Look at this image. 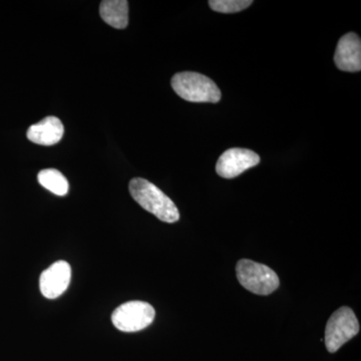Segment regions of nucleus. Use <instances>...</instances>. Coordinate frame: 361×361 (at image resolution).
Here are the masks:
<instances>
[{
	"mask_svg": "<svg viewBox=\"0 0 361 361\" xmlns=\"http://www.w3.org/2000/svg\"><path fill=\"white\" fill-rule=\"evenodd\" d=\"M259 163L260 157L251 149H229L220 156L216 165V172L224 179H233L249 169L256 167Z\"/></svg>",
	"mask_w": 361,
	"mask_h": 361,
	"instance_id": "423d86ee",
	"label": "nucleus"
},
{
	"mask_svg": "<svg viewBox=\"0 0 361 361\" xmlns=\"http://www.w3.org/2000/svg\"><path fill=\"white\" fill-rule=\"evenodd\" d=\"M238 281L244 288L257 294L269 295L279 287V278L271 268L249 259H241L236 266Z\"/></svg>",
	"mask_w": 361,
	"mask_h": 361,
	"instance_id": "7ed1b4c3",
	"label": "nucleus"
},
{
	"mask_svg": "<svg viewBox=\"0 0 361 361\" xmlns=\"http://www.w3.org/2000/svg\"><path fill=\"white\" fill-rule=\"evenodd\" d=\"M251 0H210L209 6L213 11L221 13H235L251 6Z\"/></svg>",
	"mask_w": 361,
	"mask_h": 361,
	"instance_id": "f8f14e48",
	"label": "nucleus"
},
{
	"mask_svg": "<svg viewBox=\"0 0 361 361\" xmlns=\"http://www.w3.org/2000/svg\"><path fill=\"white\" fill-rule=\"evenodd\" d=\"M172 87L178 96L191 103H218L221 90L211 78L194 71L176 73Z\"/></svg>",
	"mask_w": 361,
	"mask_h": 361,
	"instance_id": "f03ea898",
	"label": "nucleus"
},
{
	"mask_svg": "<svg viewBox=\"0 0 361 361\" xmlns=\"http://www.w3.org/2000/svg\"><path fill=\"white\" fill-rule=\"evenodd\" d=\"M360 322L349 307H341L334 313L325 329V345L330 353H336L342 345L357 336Z\"/></svg>",
	"mask_w": 361,
	"mask_h": 361,
	"instance_id": "20e7f679",
	"label": "nucleus"
},
{
	"mask_svg": "<svg viewBox=\"0 0 361 361\" xmlns=\"http://www.w3.org/2000/svg\"><path fill=\"white\" fill-rule=\"evenodd\" d=\"M130 193L142 208L166 223H175L180 219V213L174 202L153 183L142 178L130 182Z\"/></svg>",
	"mask_w": 361,
	"mask_h": 361,
	"instance_id": "f257e3e1",
	"label": "nucleus"
},
{
	"mask_svg": "<svg viewBox=\"0 0 361 361\" xmlns=\"http://www.w3.org/2000/svg\"><path fill=\"white\" fill-rule=\"evenodd\" d=\"M99 13L104 23L118 30H123L129 23V2L127 0H104Z\"/></svg>",
	"mask_w": 361,
	"mask_h": 361,
	"instance_id": "9d476101",
	"label": "nucleus"
},
{
	"mask_svg": "<svg viewBox=\"0 0 361 361\" xmlns=\"http://www.w3.org/2000/svg\"><path fill=\"white\" fill-rule=\"evenodd\" d=\"M71 278V265L66 261H56L40 275V292L45 298H58L68 288Z\"/></svg>",
	"mask_w": 361,
	"mask_h": 361,
	"instance_id": "0eeeda50",
	"label": "nucleus"
},
{
	"mask_svg": "<svg viewBox=\"0 0 361 361\" xmlns=\"http://www.w3.org/2000/svg\"><path fill=\"white\" fill-rule=\"evenodd\" d=\"M65 133L63 123L54 116H47L39 123L30 126L27 130V139L42 146H52L58 144Z\"/></svg>",
	"mask_w": 361,
	"mask_h": 361,
	"instance_id": "1a4fd4ad",
	"label": "nucleus"
},
{
	"mask_svg": "<svg viewBox=\"0 0 361 361\" xmlns=\"http://www.w3.org/2000/svg\"><path fill=\"white\" fill-rule=\"evenodd\" d=\"M334 63L342 71L356 73L361 70V42L355 33L344 35L337 44Z\"/></svg>",
	"mask_w": 361,
	"mask_h": 361,
	"instance_id": "6e6552de",
	"label": "nucleus"
},
{
	"mask_svg": "<svg viewBox=\"0 0 361 361\" xmlns=\"http://www.w3.org/2000/svg\"><path fill=\"white\" fill-rule=\"evenodd\" d=\"M37 180L42 187L56 196H66L68 193V182L65 176L56 169L40 171Z\"/></svg>",
	"mask_w": 361,
	"mask_h": 361,
	"instance_id": "9b49d317",
	"label": "nucleus"
},
{
	"mask_svg": "<svg viewBox=\"0 0 361 361\" xmlns=\"http://www.w3.org/2000/svg\"><path fill=\"white\" fill-rule=\"evenodd\" d=\"M153 306L144 301H129L118 306L111 314L116 329L123 332H137L147 329L155 319Z\"/></svg>",
	"mask_w": 361,
	"mask_h": 361,
	"instance_id": "39448f33",
	"label": "nucleus"
}]
</instances>
